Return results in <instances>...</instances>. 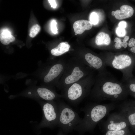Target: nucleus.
<instances>
[{
  "label": "nucleus",
  "instance_id": "4468645a",
  "mask_svg": "<svg viewBox=\"0 0 135 135\" xmlns=\"http://www.w3.org/2000/svg\"><path fill=\"white\" fill-rule=\"evenodd\" d=\"M95 42L96 44L98 46H107L110 44L111 39L108 34L104 32H101L96 36Z\"/></svg>",
  "mask_w": 135,
  "mask_h": 135
},
{
  "label": "nucleus",
  "instance_id": "39448f33",
  "mask_svg": "<svg viewBox=\"0 0 135 135\" xmlns=\"http://www.w3.org/2000/svg\"><path fill=\"white\" fill-rule=\"evenodd\" d=\"M57 103L58 116L57 126L60 128L65 135H66L74 130L82 118L64 102L59 100Z\"/></svg>",
  "mask_w": 135,
  "mask_h": 135
},
{
  "label": "nucleus",
  "instance_id": "20e7f679",
  "mask_svg": "<svg viewBox=\"0 0 135 135\" xmlns=\"http://www.w3.org/2000/svg\"><path fill=\"white\" fill-rule=\"evenodd\" d=\"M95 77L93 71L88 76L71 85L62 92V98L73 105L79 104L89 96Z\"/></svg>",
  "mask_w": 135,
  "mask_h": 135
},
{
  "label": "nucleus",
  "instance_id": "a878e982",
  "mask_svg": "<svg viewBox=\"0 0 135 135\" xmlns=\"http://www.w3.org/2000/svg\"><path fill=\"white\" fill-rule=\"evenodd\" d=\"M128 46L129 47H132L135 46V39L133 38H131L130 40Z\"/></svg>",
  "mask_w": 135,
  "mask_h": 135
},
{
  "label": "nucleus",
  "instance_id": "aec40b11",
  "mask_svg": "<svg viewBox=\"0 0 135 135\" xmlns=\"http://www.w3.org/2000/svg\"><path fill=\"white\" fill-rule=\"evenodd\" d=\"M116 32L118 36L120 37L124 36L126 34V31L125 28L118 26L116 28Z\"/></svg>",
  "mask_w": 135,
  "mask_h": 135
},
{
  "label": "nucleus",
  "instance_id": "4be33fe9",
  "mask_svg": "<svg viewBox=\"0 0 135 135\" xmlns=\"http://www.w3.org/2000/svg\"><path fill=\"white\" fill-rule=\"evenodd\" d=\"M127 118L131 125L132 126L135 125V111L134 113L128 115Z\"/></svg>",
  "mask_w": 135,
  "mask_h": 135
},
{
  "label": "nucleus",
  "instance_id": "f03ea898",
  "mask_svg": "<svg viewBox=\"0 0 135 135\" xmlns=\"http://www.w3.org/2000/svg\"><path fill=\"white\" fill-rule=\"evenodd\" d=\"M112 104H92L86 106L80 110L84 116L74 130L78 135H83L93 131L97 124L113 108Z\"/></svg>",
  "mask_w": 135,
  "mask_h": 135
},
{
  "label": "nucleus",
  "instance_id": "2f4dec72",
  "mask_svg": "<svg viewBox=\"0 0 135 135\" xmlns=\"http://www.w3.org/2000/svg\"><path fill=\"white\" fill-rule=\"evenodd\" d=\"M134 96H135V94L134 95Z\"/></svg>",
  "mask_w": 135,
  "mask_h": 135
},
{
  "label": "nucleus",
  "instance_id": "0eeeda50",
  "mask_svg": "<svg viewBox=\"0 0 135 135\" xmlns=\"http://www.w3.org/2000/svg\"><path fill=\"white\" fill-rule=\"evenodd\" d=\"M43 113L42 120L38 126L41 128H53L57 126L58 116L57 102L54 101H46L40 103Z\"/></svg>",
  "mask_w": 135,
  "mask_h": 135
},
{
  "label": "nucleus",
  "instance_id": "393cba45",
  "mask_svg": "<svg viewBox=\"0 0 135 135\" xmlns=\"http://www.w3.org/2000/svg\"><path fill=\"white\" fill-rule=\"evenodd\" d=\"M129 39V37L128 36H126L122 40V46L124 48H127L128 45V43L127 41Z\"/></svg>",
  "mask_w": 135,
  "mask_h": 135
},
{
  "label": "nucleus",
  "instance_id": "7ed1b4c3",
  "mask_svg": "<svg viewBox=\"0 0 135 135\" xmlns=\"http://www.w3.org/2000/svg\"><path fill=\"white\" fill-rule=\"evenodd\" d=\"M93 71L78 58L71 59L66 61L57 87L62 92L71 85L88 76Z\"/></svg>",
  "mask_w": 135,
  "mask_h": 135
},
{
  "label": "nucleus",
  "instance_id": "b1692460",
  "mask_svg": "<svg viewBox=\"0 0 135 135\" xmlns=\"http://www.w3.org/2000/svg\"><path fill=\"white\" fill-rule=\"evenodd\" d=\"M123 83L126 87H128L130 90L132 92H135V83H132L129 84Z\"/></svg>",
  "mask_w": 135,
  "mask_h": 135
},
{
  "label": "nucleus",
  "instance_id": "7c9ffc66",
  "mask_svg": "<svg viewBox=\"0 0 135 135\" xmlns=\"http://www.w3.org/2000/svg\"><path fill=\"white\" fill-rule=\"evenodd\" d=\"M115 14V12L114 11H112L111 14L112 16H114Z\"/></svg>",
  "mask_w": 135,
  "mask_h": 135
},
{
  "label": "nucleus",
  "instance_id": "9d476101",
  "mask_svg": "<svg viewBox=\"0 0 135 135\" xmlns=\"http://www.w3.org/2000/svg\"><path fill=\"white\" fill-rule=\"evenodd\" d=\"M66 61L61 60L53 65L44 78V82L49 84L56 80L58 82L64 70Z\"/></svg>",
  "mask_w": 135,
  "mask_h": 135
},
{
  "label": "nucleus",
  "instance_id": "c756f323",
  "mask_svg": "<svg viewBox=\"0 0 135 135\" xmlns=\"http://www.w3.org/2000/svg\"><path fill=\"white\" fill-rule=\"evenodd\" d=\"M130 51L132 52L135 53V46L132 47L130 49Z\"/></svg>",
  "mask_w": 135,
  "mask_h": 135
},
{
  "label": "nucleus",
  "instance_id": "6e6552de",
  "mask_svg": "<svg viewBox=\"0 0 135 135\" xmlns=\"http://www.w3.org/2000/svg\"><path fill=\"white\" fill-rule=\"evenodd\" d=\"M78 58L92 70H96L98 72L107 71L106 66L102 57L88 52Z\"/></svg>",
  "mask_w": 135,
  "mask_h": 135
},
{
  "label": "nucleus",
  "instance_id": "9b49d317",
  "mask_svg": "<svg viewBox=\"0 0 135 135\" xmlns=\"http://www.w3.org/2000/svg\"><path fill=\"white\" fill-rule=\"evenodd\" d=\"M36 93L41 98L46 101H54V100L62 98V95L57 94L49 88L44 87L38 88Z\"/></svg>",
  "mask_w": 135,
  "mask_h": 135
},
{
  "label": "nucleus",
  "instance_id": "ddd939ff",
  "mask_svg": "<svg viewBox=\"0 0 135 135\" xmlns=\"http://www.w3.org/2000/svg\"><path fill=\"white\" fill-rule=\"evenodd\" d=\"M120 10H116L114 16L118 20H122L129 18L132 16L134 13V10L132 7L128 5L122 6Z\"/></svg>",
  "mask_w": 135,
  "mask_h": 135
},
{
  "label": "nucleus",
  "instance_id": "f3484780",
  "mask_svg": "<svg viewBox=\"0 0 135 135\" xmlns=\"http://www.w3.org/2000/svg\"><path fill=\"white\" fill-rule=\"evenodd\" d=\"M104 135H129V134L127 128L119 131L108 130Z\"/></svg>",
  "mask_w": 135,
  "mask_h": 135
},
{
  "label": "nucleus",
  "instance_id": "5701e85b",
  "mask_svg": "<svg viewBox=\"0 0 135 135\" xmlns=\"http://www.w3.org/2000/svg\"><path fill=\"white\" fill-rule=\"evenodd\" d=\"M57 23L54 20H52L51 23V30L52 32L56 34L58 33V29L56 27Z\"/></svg>",
  "mask_w": 135,
  "mask_h": 135
},
{
  "label": "nucleus",
  "instance_id": "423d86ee",
  "mask_svg": "<svg viewBox=\"0 0 135 135\" xmlns=\"http://www.w3.org/2000/svg\"><path fill=\"white\" fill-rule=\"evenodd\" d=\"M102 57L106 66L120 70L122 72V82L128 79L130 70L133 64L132 59L130 56L124 53L108 55Z\"/></svg>",
  "mask_w": 135,
  "mask_h": 135
},
{
  "label": "nucleus",
  "instance_id": "cd10ccee",
  "mask_svg": "<svg viewBox=\"0 0 135 135\" xmlns=\"http://www.w3.org/2000/svg\"><path fill=\"white\" fill-rule=\"evenodd\" d=\"M48 2L50 4L51 7L53 8H55L56 6V4L55 0H48Z\"/></svg>",
  "mask_w": 135,
  "mask_h": 135
},
{
  "label": "nucleus",
  "instance_id": "bb28decb",
  "mask_svg": "<svg viewBox=\"0 0 135 135\" xmlns=\"http://www.w3.org/2000/svg\"><path fill=\"white\" fill-rule=\"evenodd\" d=\"M118 25V27L125 28L127 24L126 21H122L119 22Z\"/></svg>",
  "mask_w": 135,
  "mask_h": 135
},
{
  "label": "nucleus",
  "instance_id": "f8f14e48",
  "mask_svg": "<svg viewBox=\"0 0 135 135\" xmlns=\"http://www.w3.org/2000/svg\"><path fill=\"white\" fill-rule=\"evenodd\" d=\"M92 24L89 21L81 20L75 21L73 24V28L75 32L78 34H81L86 30H90Z\"/></svg>",
  "mask_w": 135,
  "mask_h": 135
},
{
  "label": "nucleus",
  "instance_id": "1a4fd4ad",
  "mask_svg": "<svg viewBox=\"0 0 135 135\" xmlns=\"http://www.w3.org/2000/svg\"><path fill=\"white\" fill-rule=\"evenodd\" d=\"M126 119L121 113L114 114L110 116L104 126L106 131H119L127 128Z\"/></svg>",
  "mask_w": 135,
  "mask_h": 135
},
{
  "label": "nucleus",
  "instance_id": "412c9836",
  "mask_svg": "<svg viewBox=\"0 0 135 135\" xmlns=\"http://www.w3.org/2000/svg\"><path fill=\"white\" fill-rule=\"evenodd\" d=\"M114 41L116 42L114 45L115 48L117 50L121 49L122 47V40L116 37Z\"/></svg>",
  "mask_w": 135,
  "mask_h": 135
},
{
  "label": "nucleus",
  "instance_id": "a211bd4d",
  "mask_svg": "<svg viewBox=\"0 0 135 135\" xmlns=\"http://www.w3.org/2000/svg\"><path fill=\"white\" fill-rule=\"evenodd\" d=\"M40 28L39 25L37 24L34 25L30 30V36L31 38L34 37L40 32Z\"/></svg>",
  "mask_w": 135,
  "mask_h": 135
},
{
  "label": "nucleus",
  "instance_id": "2eb2a0df",
  "mask_svg": "<svg viewBox=\"0 0 135 135\" xmlns=\"http://www.w3.org/2000/svg\"><path fill=\"white\" fill-rule=\"evenodd\" d=\"M70 47V46L68 42H61L56 47L52 49L51 50V53L54 56H60L68 52Z\"/></svg>",
  "mask_w": 135,
  "mask_h": 135
},
{
  "label": "nucleus",
  "instance_id": "6ab92c4d",
  "mask_svg": "<svg viewBox=\"0 0 135 135\" xmlns=\"http://www.w3.org/2000/svg\"><path fill=\"white\" fill-rule=\"evenodd\" d=\"M90 20L92 24L95 25L97 24L98 22V16L97 13L93 12L90 16Z\"/></svg>",
  "mask_w": 135,
  "mask_h": 135
},
{
  "label": "nucleus",
  "instance_id": "c85d7f7f",
  "mask_svg": "<svg viewBox=\"0 0 135 135\" xmlns=\"http://www.w3.org/2000/svg\"><path fill=\"white\" fill-rule=\"evenodd\" d=\"M57 135H65L62 130L60 129Z\"/></svg>",
  "mask_w": 135,
  "mask_h": 135
},
{
  "label": "nucleus",
  "instance_id": "dca6fc26",
  "mask_svg": "<svg viewBox=\"0 0 135 135\" xmlns=\"http://www.w3.org/2000/svg\"><path fill=\"white\" fill-rule=\"evenodd\" d=\"M15 38L11 34L10 32L7 29H3L0 30V41L3 44L8 45L14 41Z\"/></svg>",
  "mask_w": 135,
  "mask_h": 135
},
{
  "label": "nucleus",
  "instance_id": "f257e3e1",
  "mask_svg": "<svg viewBox=\"0 0 135 135\" xmlns=\"http://www.w3.org/2000/svg\"><path fill=\"white\" fill-rule=\"evenodd\" d=\"M127 94L124 84L107 71L98 72L89 97L97 102L124 100Z\"/></svg>",
  "mask_w": 135,
  "mask_h": 135
}]
</instances>
